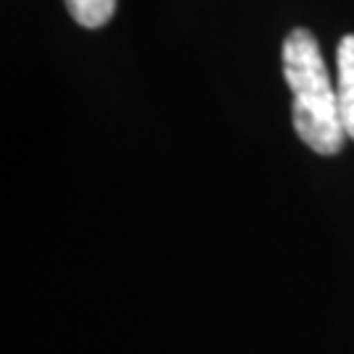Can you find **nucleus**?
I'll return each instance as SVG.
<instances>
[{
  "instance_id": "7ed1b4c3",
  "label": "nucleus",
  "mask_w": 354,
  "mask_h": 354,
  "mask_svg": "<svg viewBox=\"0 0 354 354\" xmlns=\"http://www.w3.org/2000/svg\"><path fill=\"white\" fill-rule=\"evenodd\" d=\"M66 8L76 24L97 29L111 21L115 11V0H66Z\"/></svg>"
},
{
  "instance_id": "f257e3e1",
  "label": "nucleus",
  "mask_w": 354,
  "mask_h": 354,
  "mask_svg": "<svg viewBox=\"0 0 354 354\" xmlns=\"http://www.w3.org/2000/svg\"><path fill=\"white\" fill-rule=\"evenodd\" d=\"M283 76L294 95L291 121L297 137L317 155H336L346 140L339 95L317 39L307 29H294L283 42Z\"/></svg>"
},
{
  "instance_id": "f03ea898",
  "label": "nucleus",
  "mask_w": 354,
  "mask_h": 354,
  "mask_svg": "<svg viewBox=\"0 0 354 354\" xmlns=\"http://www.w3.org/2000/svg\"><path fill=\"white\" fill-rule=\"evenodd\" d=\"M336 64H339L336 95H339L342 124H344L346 137L354 140V35H346V37L339 42Z\"/></svg>"
}]
</instances>
